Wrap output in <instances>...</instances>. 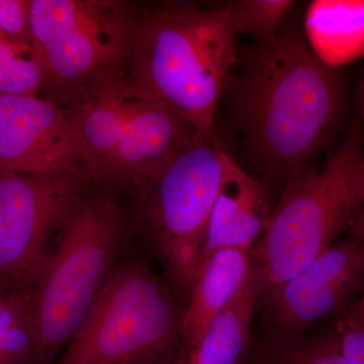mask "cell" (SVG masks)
Segmentation results:
<instances>
[{"label": "cell", "instance_id": "d4e9b609", "mask_svg": "<svg viewBox=\"0 0 364 364\" xmlns=\"http://www.w3.org/2000/svg\"><path fill=\"white\" fill-rule=\"evenodd\" d=\"M360 210H364V183L363 188V198H361V208Z\"/></svg>", "mask_w": 364, "mask_h": 364}, {"label": "cell", "instance_id": "5bb4252c", "mask_svg": "<svg viewBox=\"0 0 364 364\" xmlns=\"http://www.w3.org/2000/svg\"><path fill=\"white\" fill-rule=\"evenodd\" d=\"M303 28L318 58L338 68L364 50V2L314 1L306 7Z\"/></svg>", "mask_w": 364, "mask_h": 364}, {"label": "cell", "instance_id": "7c38bea8", "mask_svg": "<svg viewBox=\"0 0 364 364\" xmlns=\"http://www.w3.org/2000/svg\"><path fill=\"white\" fill-rule=\"evenodd\" d=\"M268 193L267 182L251 176L232 158L208 223L200 267L218 251H250L260 241L272 214Z\"/></svg>", "mask_w": 364, "mask_h": 364}, {"label": "cell", "instance_id": "4fadbf2b", "mask_svg": "<svg viewBox=\"0 0 364 364\" xmlns=\"http://www.w3.org/2000/svg\"><path fill=\"white\" fill-rule=\"evenodd\" d=\"M249 253L240 249L218 251L200 267L181 318V342L188 352L198 346L213 318L243 284L250 268Z\"/></svg>", "mask_w": 364, "mask_h": 364}, {"label": "cell", "instance_id": "d6986e66", "mask_svg": "<svg viewBox=\"0 0 364 364\" xmlns=\"http://www.w3.org/2000/svg\"><path fill=\"white\" fill-rule=\"evenodd\" d=\"M32 51L9 42L0 35V93L7 95H37L44 78L37 62L21 57V51Z\"/></svg>", "mask_w": 364, "mask_h": 364}, {"label": "cell", "instance_id": "cb8c5ba5", "mask_svg": "<svg viewBox=\"0 0 364 364\" xmlns=\"http://www.w3.org/2000/svg\"><path fill=\"white\" fill-rule=\"evenodd\" d=\"M358 97L359 112H360L361 121H363L364 127V70L363 76H361L360 83H359Z\"/></svg>", "mask_w": 364, "mask_h": 364}, {"label": "cell", "instance_id": "603a6c76", "mask_svg": "<svg viewBox=\"0 0 364 364\" xmlns=\"http://www.w3.org/2000/svg\"><path fill=\"white\" fill-rule=\"evenodd\" d=\"M347 310L364 320V289Z\"/></svg>", "mask_w": 364, "mask_h": 364}, {"label": "cell", "instance_id": "6da1fadb", "mask_svg": "<svg viewBox=\"0 0 364 364\" xmlns=\"http://www.w3.org/2000/svg\"><path fill=\"white\" fill-rule=\"evenodd\" d=\"M238 67L225 93L237 130L263 176L287 182L311 168L336 133L343 77L318 58L294 14L277 35L256 42Z\"/></svg>", "mask_w": 364, "mask_h": 364}, {"label": "cell", "instance_id": "ba28073f", "mask_svg": "<svg viewBox=\"0 0 364 364\" xmlns=\"http://www.w3.org/2000/svg\"><path fill=\"white\" fill-rule=\"evenodd\" d=\"M136 11L119 1L60 0L50 14L49 42L32 50L48 100L61 105L81 88L124 70Z\"/></svg>", "mask_w": 364, "mask_h": 364}, {"label": "cell", "instance_id": "2e32d148", "mask_svg": "<svg viewBox=\"0 0 364 364\" xmlns=\"http://www.w3.org/2000/svg\"><path fill=\"white\" fill-rule=\"evenodd\" d=\"M253 364H345L333 331L317 336L272 335Z\"/></svg>", "mask_w": 364, "mask_h": 364}, {"label": "cell", "instance_id": "9a60e30c", "mask_svg": "<svg viewBox=\"0 0 364 364\" xmlns=\"http://www.w3.org/2000/svg\"><path fill=\"white\" fill-rule=\"evenodd\" d=\"M256 311L250 268L239 291L213 318L200 343L189 352L191 364H239L250 344V325Z\"/></svg>", "mask_w": 364, "mask_h": 364}, {"label": "cell", "instance_id": "7402d4cb", "mask_svg": "<svg viewBox=\"0 0 364 364\" xmlns=\"http://www.w3.org/2000/svg\"><path fill=\"white\" fill-rule=\"evenodd\" d=\"M348 232L364 246V210H359L349 227Z\"/></svg>", "mask_w": 364, "mask_h": 364}, {"label": "cell", "instance_id": "484cf974", "mask_svg": "<svg viewBox=\"0 0 364 364\" xmlns=\"http://www.w3.org/2000/svg\"><path fill=\"white\" fill-rule=\"evenodd\" d=\"M172 364H191V363H189L188 360H184V361H178V363H177V361H176V363H173Z\"/></svg>", "mask_w": 364, "mask_h": 364}, {"label": "cell", "instance_id": "8fae6325", "mask_svg": "<svg viewBox=\"0 0 364 364\" xmlns=\"http://www.w3.org/2000/svg\"><path fill=\"white\" fill-rule=\"evenodd\" d=\"M85 162V146L63 107L37 95L0 93V171L86 176Z\"/></svg>", "mask_w": 364, "mask_h": 364}, {"label": "cell", "instance_id": "ffe728a7", "mask_svg": "<svg viewBox=\"0 0 364 364\" xmlns=\"http://www.w3.org/2000/svg\"><path fill=\"white\" fill-rule=\"evenodd\" d=\"M0 35L6 40L11 38L14 44L32 49L30 1L0 0Z\"/></svg>", "mask_w": 364, "mask_h": 364}, {"label": "cell", "instance_id": "ac0fdd59", "mask_svg": "<svg viewBox=\"0 0 364 364\" xmlns=\"http://www.w3.org/2000/svg\"><path fill=\"white\" fill-rule=\"evenodd\" d=\"M238 35H249L256 42L277 35L293 16V0H232L226 2Z\"/></svg>", "mask_w": 364, "mask_h": 364}, {"label": "cell", "instance_id": "5b68a950", "mask_svg": "<svg viewBox=\"0 0 364 364\" xmlns=\"http://www.w3.org/2000/svg\"><path fill=\"white\" fill-rule=\"evenodd\" d=\"M63 104L85 146L86 176L105 186L142 188L198 132L136 85L126 69Z\"/></svg>", "mask_w": 364, "mask_h": 364}, {"label": "cell", "instance_id": "52a82bcc", "mask_svg": "<svg viewBox=\"0 0 364 364\" xmlns=\"http://www.w3.org/2000/svg\"><path fill=\"white\" fill-rule=\"evenodd\" d=\"M232 157L215 132L198 131L141 189V220L169 284L188 299L200 270L208 223Z\"/></svg>", "mask_w": 364, "mask_h": 364}, {"label": "cell", "instance_id": "9c48e42d", "mask_svg": "<svg viewBox=\"0 0 364 364\" xmlns=\"http://www.w3.org/2000/svg\"><path fill=\"white\" fill-rule=\"evenodd\" d=\"M86 181L81 172L0 171V291L32 289Z\"/></svg>", "mask_w": 364, "mask_h": 364}, {"label": "cell", "instance_id": "277c9868", "mask_svg": "<svg viewBox=\"0 0 364 364\" xmlns=\"http://www.w3.org/2000/svg\"><path fill=\"white\" fill-rule=\"evenodd\" d=\"M364 136L352 129L322 168L286 182L267 232L249 253L256 310L275 287L331 247L361 208Z\"/></svg>", "mask_w": 364, "mask_h": 364}, {"label": "cell", "instance_id": "e0dca14e", "mask_svg": "<svg viewBox=\"0 0 364 364\" xmlns=\"http://www.w3.org/2000/svg\"><path fill=\"white\" fill-rule=\"evenodd\" d=\"M31 289L0 299V364H26L33 350Z\"/></svg>", "mask_w": 364, "mask_h": 364}, {"label": "cell", "instance_id": "8992f818", "mask_svg": "<svg viewBox=\"0 0 364 364\" xmlns=\"http://www.w3.org/2000/svg\"><path fill=\"white\" fill-rule=\"evenodd\" d=\"M182 313L169 284L141 261H127L54 364H172Z\"/></svg>", "mask_w": 364, "mask_h": 364}, {"label": "cell", "instance_id": "3957f363", "mask_svg": "<svg viewBox=\"0 0 364 364\" xmlns=\"http://www.w3.org/2000/svg\"><path fill=\"white\" fill-rule=\"evenodd\" d=\"M127 235L111 193L83 188L31 289L35 341L26 364H54L119 265Z\"/></svg>", "mask_w": 364, "mask_h": 364}, {"label": "cell", "instance_id": "30bf717a", "mask_svg": "<svg viewBox=\"0 0 364 364\" xmlns=\"http://www.w3.org/2000/svg\"><path fill=\"white\" fill-rule=\"evenodd\" d=\"M363 284L364 246L351 236L333 244L259 305L272 335H299L322 318L343 314Z\"/></svg>", "mask_w": 364, "mask_h": 364}, {"label": "cell", "instance_id": "44dd1931", "mask_svg": "<svg viewBox=\"0 0 364 364\" xmlns=\"http://www.w3.org/2000/svg\"><path fill=\"white\" fill-rule=\"evenodd\" d=\"M345 364H364V320L345 311L335 325Z\"/></svg>", "mask_w": 364, "mask_h": 364}, {"label": "cell", "instance_id": "7a4b0ae2", "mask_svg": "<svg viewBox=\"0 0 364 364\" xmlns=\"http://www.w3.org/2000/svg\"><path fill=\"white\" fill-rule=\"evenodd\" d=\"M224 4L161 2L138 11L126 72L196 130L215 132V112L240 61Z\"/></svg>", "mask_w": 364, "mask_h": 364}]
</instances>
